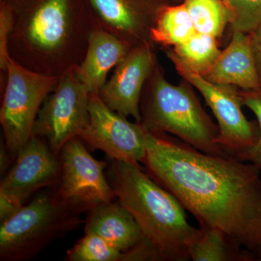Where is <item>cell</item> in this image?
I'll list each match as a JSON object with an SVG mask.
<instances>
[{
    "instance_id": "cell-23",
    "label": "cell",
    "mask_w": 261,
    "mask_h": 261,
    "mask_svg": "<svg viewBox=\"0 0 261 261\" xmlns=\"http://www.w3.org/2000/svg\"><path fill=\"white\" fill-rule=\"evenodd\" d=\"M243 106L250 110L256 117L260 135L256 145L244 156L243 161L251 163L261 170V89L255 91H243L240 89Z\"/></svg>"
},
{
    "instance_id": "cell-24",
    "label": "cell",
    "mask_w": 261,
    "mask_h": 261,
    "mask_svg": "<svg viewBox=\"0 0 261 261\" xmlns=\"http://www.w3.org/2000/svg\"><path fill=\"white\" fill-rule=\"evenodd\" d=\"M13 30V17L9 6L5 2H0V69L6 78L7 70L10 56L9 43Z\"/></svg>"
},
{
    "instance_id": "cell-11",
    "label": "cell",
    "mask_w": 261,
    "mask_h": 261,
    "mask_svg": "<svg viewBox=\"0 0 261 261\" xmlns=\"http://www.w3.org/2000/svg\"><path fill=\"white\" fill-rule=\"evenodd\" d=\"M156 46L144 44L132 48L115 67L114 72L99 91L102 102L115 112L141 122L140 99L144 87L159 63Z\"/></svg>"
},
{
    "instance_id": "cell-16",
    "label": "cell",
    "mask_w": 261,
    "mask_h": 261,
    "mask_svg": "<svg viewBox=\"0 0 261 261\" xmlns=\"http://www.w3.org/2000/svg\"><path fill=\"white\" fill-rule=\"evenodd\" d=\"M132 49L119 38L95 27L89 34L83 61L75 66V73L90 93L99 94L108 81V73Z\"/></svg>"
},
{
    "instance_id": "cell-18",
    "label": "cell",
    "mask_w": 261,
    "mask_h": 261,
    "mask_svg": "<svg viewBox=\"0 0 261 261\" xmlns=\"http://www.w3.org/2000/svg\"><path fill=\"white\" fill-rule=\"evenodd\" d=\"M196 33L185 4H171L160 13L151 32V39L155 46L173 48L187 42Z\"/></svg>"
},
{
    "instance_id": "cell-5",
    "label": "cell",
    "mask_w": 261,
    "mask_h": 261,
    "mask_svg": "<svg viewBox=\"0 0 261 261\" xmlns=\"http://www.w3.org/2000/svg\"><path fill=\"white\" fill-rule=\"evenodd\" d=\"M82 213L57 197L53 186L39 192L0 225V260H32L53 242L82 224Z\"/></svg>"
},
{
    "instance_id": "cell-25",
    "label": "cell",
    "mask_w": 261,
    "mask_h": 261,
    "mask_svg": "<svg viewBox=\"0 0 261 261\" xmlns=\"http://www.w3.org/2000/svg\"><path fill=\"white\" fill-rule=\"evenodd\" d=\"M23 206L4 194L0 193V222L9 219Z\"/></svg>"
},
{
    "instance_id": "cell-9",
    "label": "cell",
    "mask_w": 261,
    "mask_h": 261,
    "mask_svg": "<svg viewBox=\"0 0 261 261\" xmlns=\"http://www.w3.org/2000/svg\"><path fill=\"white\" fill-rule=\"evenodd\" d=\"M89 97L90 92L79 79L75 67L67 70L43 102L32 136L44 139L58 156L65 144L79 137L89 124Z\"/></svg>"
},
{
    "instance_id": "cell-28",
    "label": "cell",
    "mask_w": 261,
    "mask_h": 261,
    "mask_svg": "<svg viewBox=\"0 0 261 261\" xmlns=\"http://www.w3.org/2000/svg\"><path fill=\"white\" fill-rule=\"evenodd\" d=\"M171 2L173 3V4H179V3H182L184 2V0H171Z\"/></svg>"
},
{
    "instance_id": "cell-8",
    "label": "cell",
    "mask_w": 261,
    "mask_h": 261,
    "mask_svg": "<svg viewBox=\"0 0 261 261\" xmlns=\"http://www.w3.org/2000/svg\"><path fill=\"white\" fill-rule=\"evenodd\" d=\"M86 147L75 137L62 147L59 179L53 186L60 200L82 214L116 199L106 176L108 163L94 159Z\"/></svg>"
},
{
    "instance_id": "cell-22",
    "label": "cell",
    "mask_w": 261,
    "mask_h": 261,
    "mask_svg": "<svg viewBox=\"0 0 261 261\" xmlns=\"http://www.w3.org/2000/svg\"><path fill=\"white\" fill-rule=\"evenodd\" d=\"M231 33L250 34L261 25V0H224Z\"/></svg>"
},
{
    "instance_id": "cell-17",
    "label": "cell",
    "mask_w": 261,
    "mask_h": 261,
    "mask_svg": "<svg viewBox=\"0 0 261 261\" xmlns=\"http://www.w3.org/2000/svg\"><path fill=\"white\" fill-rule=\"evenodd\" d=\"M200 229L189 246L190 260L250 261L255 258V254L222 230L210 226H200Z\"/></svg>"
},
{
    "instance_id": "cell-26",
    "label": "cell",
    "mask_w": 261,
    "mask_h": 261,
    "mask_svg": "<svg viewBox=\"0 0 261 261\" xmlns=\"http://www.w3.org/2000/svg\"><path fill=\"white\" fill-rule=\"evenodd\" d=\"M252 51L256 62L257 70L261 81V25L253 32L250 34Z\"/></svg>"
},
{
    "instance_id": "cell-15",
    "label": "cell",
    "mask_w": 261,
    "mask_h": 261,
    "mask_svg": "<svg viewBox=\"0 0 261 261\" xmlns=\"http://www.w3.org/2000/svg\"><path fill=\"white\" fill-rule=\"evenodd\" d=\"M227 47L205 74L214 83L233 86L240 90L261 89V81L252 51L250 34L231 33Z\"/></svg>"
},
{
    "instance_id": "cell-2",
    "label": "cell",
    "mask_w": 261,
    "mask_h": 261,
    "mask_svg": "<svg viewBox=\"0 0 261 261\" xmlns=\"http://www.w3.org/2000/svg\"><path fill=\"white\" fill-rule=\"evenodd\" d=\"M11 10L10 58L42 74L59 78L80 65L96 27L89 0H3Z\"/></svg>"
},
{
    "instance_id": "cell-21",
    "label": "cell",
    "mask_w": 261,
    "mask_h": 261,
    "mask_svg": "<svg viewBox=\"0 0 261 261\" xmlns=\"http://www.w3.org/2000/svg\"><path fill=\"white\" fill-rule=\"evenodd\" d=\"M68 261H129L128 255L94 233H84L66 252Z\"/></svg>"
},
{
    "instance_id": "cell-4",
    "label": "cell",
    "mask_w": 261,
    "mask_h": 261,
    "mask_svg": "<svg viewBox=\"0 0 261 261\" xmlns=\"http://www.w3.org/2000/svg\"><path fill=\"white\" fill-rule=\"evenodd\" d=\"M140 114L147 132L173 135L205 153L228 157L218 144L219 126L202 107L193 86L185 80L171 84L159 63L144 87Z\"/></svg>"
},
{
    "instance_id": "cell-29",
    "label": "cell",
    "mask_w": 261,
    "mask_h": 261,
    "mask_svg": "<svg viewBox=\"0 0 261 261\" xmlns=\"http://www.w3.org/2000/svg\"><path fill=\"white\" fill-rule=\"evenodd\" d=\"M257 258H258V260L261 261V250L259 252V253L257 254Z\"/></svg>"
},
{
    "instance_id": "cell-6",
    "label": "cell",
    "mask_w": 261,
    "mask_h": 261,
    "mask_svg": "<svg viewBox=\"0 0 261 261\" xmlns=\"http://www.w3.org/2000/svg\"><path fill=\"white\" fill-rule=\"evenodd\" d=\"M58 78L22 66L10 58L0 109L4 143L13 160L32 137L38 113Z\"/></svg>"
},
{
    "instance_id": "cell-14",
    "label": "cell",
    "mask_w": 261,
    "mask_h": 261,
    "mask_svg": "<svg viewBox=\"0 0 261 261\" xmlns=\"http://www.w3.org/2000/svg\"><path fill=\"white\" fill-rule=\"evenodd\" d=\"M84 233H94L124 252L129 261L161 260L135 217L119 202L94 207L84 220Z\"/></svg>"
},
{
    "instance_id": "cell-1",
    "label": "cell",
    "mask_w": 261,
    "mask_h": 261,
    "mask_svg": "<svg viewBox=\"0 0 261 261\" xmlns=\"http://www.w3.org/2000/svg\"><path fill=\"white\" fill-rule=\"evenodd\" d=\"M142 163L200 226L219 228L247 250H261V170L251 163L213 155L168 134L146 130Z\"/></svg>"
},
{
    "instance_id": "cell-20",
    "label": "cell",
    "mask_w": 261,
    "mask_h": 261,
    "mask_svg": "<svg viewBox=\"0 0 261 261\" xmlns=\"http://www.w3.org/2000/svg\"><path fill=\"white\" fill-rule=\"evenodd\" d=\"M196 32L219 39L229 25V13L224 0H184Z\"/></svg>"
},
{
    "instance_id": "cell-12",
    "label": "cell",
    "mask_w": 261,
    "mask_h": 261,
    "mask_svg": "<svg viewBox=\"0 0 261 261\" xmlns=\"http://www.w3.org/2000/svg\"><path fill=\"white\" fill-rule=\"evenodd\" d=\"M96 27L104 29L134 48L154 44L151 32L171 0H89Z\"/></svg>"
},
{
    "instance_id": "cell-10",
    "label": "cell",
    "mask_w": 261,
    "mask_h": 261,
    "mask_svg": "<svg viewBox=\"0 0 261 261\" xmlns=\"http://www.w3.org/2000/svg\"><path fill=\"white\" fill-rule=\"evenodd\" d=\"M89 124L79 137L111 160L140 164L145 159L146 130L140 123L108 107L98 94L90 93Z\"/></svg>"
},
{
    "instance_id": "cell-3",
    "label": "cell",
    "mask_w": 261,
    "mask_h": 261,
    "mask_svg": "<svg viewBox=\"0 0 261 261\" xmlns=\"http://www.w3.org/2000/svg\"><path fill=\"white\" fill-rule=\"evenodd\" d=\"M106 173L116 198L135 217L161 260H190L189 246L200 229L188 222L176 197L140 164L111 160Z\"/></svg>"
},
{
    "instance_id": "cell-27",
    "label": "cell",
    "mask_w": 261,
    "mask_h": 261,
    "mask_svg": "<svg viewBox=\"0 0 261 261\" xmlns=\"http://www.w3.org/2000/svg\"><path fill=\"white\" fill-rule=\"evenodd\" d=\"M13 161L10 152H8L4 142H2L0 147V173L1 176L4 175L10 167V163Z\"/></svg>"
},
{
    "instance_id": "cell-7",
    "label": "cell",
    "mask_w": 261,
    "mask_h": 261,
    "mask_svg": "<svg viewBox=\"0 0 261 261\" xmlns=\"http://www.w3.org/2000/svg\"><path fill=\"white\" fill-rule=\"evenodd\" d=\"M176 72L203 97L219 128L218 144L228 157L243 161L245 154L258 141L257 122L249 121L244 114L240 89L227 84L214 83L190 69L171 48H163Z\"/></svg>"
},
{
    "instance_id": "cell-13",
    "label": "cell",
    "mask_w": 261,
    "mask_h": 261,
    "mask_svg": "<svg viewBox=\"0 0 261 261\" xmlns=\"http://www.w3.org/2000/svg\"><path fill=\"white\" fill-rule=\"evenodd\" d=\"M60 173L59 159L49 148L47 141L32 136L2 179L0 193L24 205L35 192L56 185Z\"/></svg>"
},
{
    "instance_id": "cell-19",
    "label": "cell",
    "mask_w": 261,
    "mask_h": 261,
    "mask_svg": "<svg viewBox=\"0 0 261 261\" xmlns=\"http://www.w3.org/2000/svg\"><path fill=\"white\" fill-rule=\"evenodd\" d=\"M171 49L182 63L201 75L214 66L222 51L216 38L198 32L187 42Z\"/></svg>"
},
{
    "instance_id": "cell-30",
    "label": "cell",
    "mask_w": 261,
    "mask_h": 261,
    "mask_svg": "<svg viewBox=\"0 0 261 261\" xmlns=\"http://www.w3.org/2000/svg\"><path fill=\"white\" fill-rule=\"evenodd\" d=\"M0 1H3V0H0Z\"/></svg>"
}]
</instances>
